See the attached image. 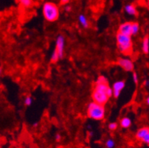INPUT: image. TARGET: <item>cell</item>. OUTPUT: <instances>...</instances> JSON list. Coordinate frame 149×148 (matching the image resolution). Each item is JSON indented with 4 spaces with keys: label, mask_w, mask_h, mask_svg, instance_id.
<instances>
[{
    "label": "cell",
    "mask_w": 149,
    "mask_h": 148,
    "mask_svg": "<svg viewBox=\"0 0 149 148\" xmlns=\"http://www.w3.org/2000/svg\"><path fill=\"white\" fill-rule=\"evenodd\" d=\"M144 85H145V86L146 87V88H148V86H149V82H148V80H146V81H145Z\"/></svg>",
    "instance_id": "cb8c5ba5"
},
{
    "label": "cell",
    "mask_w": 149,
    "mask_h": 148,
    "mask_svg": "<svg viewBox=\"0 0 149 148\" xmlns=\"http://www.w3.org/2000/svg\"><path fill=\"white\" fill-rule=\"evenodd\" d=\"M117 127H118V124L116 122H111L108 124V129L110 130H115L117 129Z\"/></svg>",
    "instance_id": "d6986e66"
},
{
    "label": "cell",
    "mask_w": 149,
    "mask_h": 148,
    "mask_svg": "<svg viewBox=\"0 0 149 148\" xmlns=\"http://www.w3.org/2000/svg\"><path fill=\"white\" fill-rule=\"evenodd\" d=\"M131 125V120L128 117H124L120 120V126L123 128H128Z\"/></svg>",
    "instance_id": "4fadbf2b"
},
{
    "label": "cell",
    "mask_w": 149,
    "mask_h": 148,
    "mask_svg": "<svg viewBox=\"0 0 149 148\" xmlns=\"http://www.w3.org/2000/svg\"><path fill=\"white\" fill-rule=\"evenodd\" d=\"M42 13L45 19L47 21L54 22L59 19V7L54 2H48L44 4L42 8Z\"/></svg>",
    "instance_id": "3957f363"
},
{
    "label": "cell",
    "mask_w": 149,
    "mask_h": 148,
    "mask_svg": "<svg viewBox=\"0 0 149 148\" xmlns=\"http://www.w3.org/2000/svg\"><path fill=\"white\" fill-rule=\"evenodd\" d=\"M59 60V54H58V53L56 52V50H54L52 55H51V62H52V63H56V62H57Z\"/></svg>",
    "instance_id": "2e32d148"
},
{
    "label": "cell",
    "mask_w": 149,
    "mask_h": 148,
    "mask_svg": "<svg viewBox=\"0 0 149 148\" xmlns=\"http://www.w3.org/2000/svg\"><path fill=\"white\" fill-rule=\"evenodd\" d=\"M55 138H56V142H59L61 140V138H62V136H61L60 134H56V136H55Z\"/></svg>",
    "instance_id": "7402d4cb"
},
{
    "label": "cell",
    "mask_w": 149,
    "mask_h": 148,
    "mask_svg": "<svg viewBox=\"0 0 149 148\" xmlns=\"http://www.w3.org/2000/svg\"><path fill=\"white\" fill-rule=\"evenodd\" d=\"M2 68H0V75L2 74Z\"/></svg>",
    "instance_id": "484cf974"
},
{
    "label": "cell",
    "mask_w": 149,
    "mask_h": 148,
    "mask_svg": "<svg viewBox=\"0 0 149 148\" xmlns=\"http://www.w3.org/2000/svg\"><path fill=\"white\" fill-rule=\"evenodd\" d=\"M105 146L107 148H114L115 142L112 138H108L105 142Z\"/></svg>",
    "instance_id": "e0dca14e"
},
{
    "label": "cell",
    "mask_w": 149,
    "mask_h": 148,
    "mask_svg": "<svg viewBox=\"0 0 149 148\" xmlns=\"http://www.w3.org/2000/svg\"><path fill=\"white\" fill-rule=\"evenodd\" d=\"M33 102V99H32V98L31 96H26L24 100V103L26 106H31V104Z\"/></svg>",
    "instance_id": "ac0fdd59"
},
{
    "label": "cell",
    "mask_w": 149,
    "mask_h": 148,
    "mask_svg": "<svg viewBox=\"0 0 149 148\" xmlns=\"http://www.w3.org/2000/svg\"><path fill=\"white\" fill-rule=\"evenodd\" d=\"M78 20H79V24L83 27L84 28H88L89 27V22L88 20L87 17L84 14H80L78 17Z\"/></svg>",
    "instance_id": "7c38bea8"
},
{
    "label": "cell",
    "mask_w": 149,
    "mask_h": 148,
    "mask_svg": "<svg viewBox=\"0 0 149 148\" xmlns=\"http://www.w3.org/2000/svg\"><path fill=\"white\" fill-rule=\"evenodd\" d=\"M65 10L67 12H70V10H71V7H70V5H67V6L65 7Z\"/></svg>",
    "instance_id": "603a6c76"
},
{
    "label": "cell",
    "mask_w": 149,
    "mask_h": 148,
    "mask_svg": "<svg viewBox=\"0 0 149 148\" xmlns=\"http://www.w3.org/2000/svg\"><path fill=\"white\" fill-rule=\"evenodd\" d=\"M131 23L132 22H125L120 24L118 30L119 33L131 36Z\"/></svg>",
    "instance_id": "9c48e42d"
},
{
    "label": "cell",
    "mask_w": 149,
    "mask_h": 148,
    "mask_svg": "<svg viewBox=\"0 0 149 148\" xmlns=\"http://www.w3.org/2000/svg\"><path fill=\"white\" fill-rule=\"evenodd\" d=\"M143 51L145 54H148L149 53V37L148 35H146L144 38H143Z\"/></svg>",
    "instance_id": "8fae6325"
},
{
    "label": "cell",
    "mask_w": 149,
    "mask_h": 148,
    "mask_svg": "<svg viewBox=\"0 0 149 148\" xmlns=\"http://www.w3.org/2000/svg\"><path fill=\"white\" fill-rule=\"evenodd\" d=\"M69 2H70V0H60V1H59V2H60V5H67Z\"/></svg>",
    "instance_id": "44dd1931"
},
{
    "label": "cell",
    "mask_w": 149,
    "mask_h": 148,
    "mask_svg": "<svg viewBox=\"0 0 149 148\" xmlns=\"http://www.w3.org/2000/svg\"><path fill=\"white\" fill-rule=\"evenodd\" d=\"M117 64L119 66L122 67L125 71H132L134 68V62L129 59H125V58H120L117 60Z\"/></svg>",
    "instance_id": "52a82bcc"
},
{
    "label": "cell",
    "mask_w": 149,
    "mask_h": 148,
    "mask_svg": "<svg viewBox=\"0 0 149 148\" xmlns=\"http://www.w3.org/2000/svg\"><path fill=\"white\" fill-rule=\"evenodd\" d=\"M136 138L138 140L142 141L143 143L149 145V128L148 127H143L137 130Z\"/></svg>",
    "instance_id": "5b68a950"
},
{
    "label": "cell",
    "mask_w": 149,
    "mask_h": 148,
    "mask_svg": "<svg viewBox=\"0 0 149 148\" xmlns=\"http://www.w3.org/2000/svg\"><path fill=\"white\" fill-rule=\"evenodd\" d=\"M112 96V89L108 83H96L92 93V99L94 102L105 106Z\"/></svg>",
    "instance_id": "6da1fadb"
},
{
    "label": "cell",
    "mask_w": 149,
    "mask_h": 148,
    "mask_svg": "<svg viewBox=\"0 0 149 148\" xmlns=\"http://www.w3.org/2000/svg\"><path fill=\"white\" fill-rule=\"evenodd\" d=\"M117 48L120 53L125 56H129L133 52V42L131 36L117 33L116 34Z\"/></svg>",
    "instance_id": "7a4b0ae2"
},
{
    "label": "cell",
    "mask_w": 149,
    "mask_h": 148,
    "mask_svg": "<svg viewBox=\"0 0 149 148\" xmlns=\"http://www.w3.org/2000/svg\"><path fill=\"white\" fill-rule=\"evenodd\" d=\"M55 50L58 53L59 59H62L64 56L65 51V38L62 35H59L56 40V47Z\"/></svg>",
    "instance_id": "8992f818"
},
{
    "label": "cell",
    "mask_w": 149,
    "mask_h": 148,
    "mask_svg": "<svg viewBox=\"0 0 149 148\" xmlns=\"http://www.w3.org/2000/svg\"><path fill=\"white\" fill-rule=\"evenodd\" d=\"M87 114L89 118L94 120H102L105 116V106L92 101L88 106Z\"/></svg>",
    "instance_id": "277c9868"
},
{
    "label": "cell",
    "mask_w": 149,
    "mask_h": 148,
    "mask_svg": "<svg viewBox=\"0 0 149 148\" xmlns=\"http://www.w3.org/2000/svg\"><path fill=\"white\" fill-rule=\"evenodd\" d=\"M146 104H147V105L149 104V97H147V99H146Z\"/></svg>",
    "instance_id": "d4e9b609"
},
{
    "label": "cell",
    "mask_w": 149,
    "mask_h": 148,
    "mask_svg": "<svg viewBox=\"0 0 149 148\" xmlns=\"http://www.w3.org/2000/svg\"><path fill=\"white\" fill-rule=\"evenodd\" d=\"M139 31V24L138 22L131 23V36H135Z\"/></svg>",
    "instance_id": "9a60e30c"
},
{
    "label": "cell",
    "mask_w": 149,
    "mask_h": 148,
    "mask_svg": "<svg viewBox=\"0 0 149 148\" xmlns=\"http://www.w3.org/2000/svg\"><path fill=\"white\" fill-rule=\"evenodd\" d=\"M17 1L21 6L25 8H31L33 4V0H17Z\"/></svg>",
    "instance_id": "5bb4252c"
},
{
    "label": "cell",
    "mask_w": 149,
    "mask_h": 148,
    "mask_svg": "<svg viewBox=\"0 0 149 148\" xmlns=\"http://www.w3.org/2000/svg\"><path fill=\"white\" fill-rule=\"evenodd\" d=\"M125 10L126 12L128 14L131 15V16H137L138 12L137 10H136V7L134 6L132 4H130V5H127L125 7Z\"/></svg>",
    "instance_id": "30bf717a"
},
{
    "label": "cell",
    "mask_w": 149,
    "mask_h": 148,
    "mask_svg": "<svg viewBox=\"0 0 149 148\" xmlns=\"http://www.w3.org/2000/svg\"><path fill=\"white\" fill-rule=\"evenodd\" d=\"M133 81H134V82L135 84H137L138 83V81H139V79H138V76L137 74H136V73H133Z\"/></svg>",
    "instance_id": "ffe728a7"
},
{
    "label": "cell",
    "mask_w": 149,
    "mask_h": 148,
    "mask_svg": "<svg viewBox=\"0 0 149 148\" xmlns=\"http://www.w3.org/2000/svg\"><path fill=\"white\" fill-rule=\"evenodd\" d=\"M125 86V81H116L113 85L112 87V93L114 98H118L120 96L121 91L124 89Z\"/></svg>",
    "instance_id": "ba28073f"
}]
</instances>
